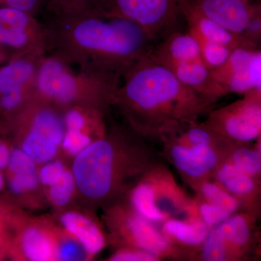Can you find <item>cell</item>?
Masks as SVG:
<instances>
[{
  "label": "cell",
  "mask_w": 261,
  "mask_h": 261,
  "mask_svg": "<svg viewBox=\"0 0 261 261\" xmlns=\"http://www.w3.org/2000/svg\"><path fill=\"white\" fill-rule=\"evenodd\" d=\"M28 13L10 8L3 7L0 8V21L14 28L25 30L29 23Z\"/></svg>",
  "instance_id": "30"
},
{
  "label": "cell",
  "mask_w": 261,
  "mask_h": 261,
  "mask_svg": "<svg viewBox=\"0 0 261 261\" xmlns=\"http://www.w3.org/2000/svg\"><path fill=\"white\" fill-rule=\"evenodd\" d=\"M85 125V118L78 111L72 110L65 116V126L68 130H82Z\"/></svg>",
  "instance_id": "35"
},
{
  "label": "cell",
  "mask_w": 261,
  "mask_h": 261,
  "mask_svg": "<svg viewBox=\"0 0 261 261\" xmlns=\"http://www.w3.org/2000/svg\"><path fill=\"white\" fill-rule=\"evenodd\" d=\"M183 7L243 37L252 19L260 15L247 4V0H182Z\"/></svg>",
  "instance_id": "11"
},
{
  "label": "cell",
  "mask_w": 261,
  "mask_h": 261,
  "mask_svg": "<svg viewBox=\"0 0 261 261\" xmlns=\"http://www.w3.org/2000/svg\"><path fill=\"white\" fill-rule=\"evenodd\" d=\"M56 1L63 6L73 8V9L82 8L84 5L89 3V0H56Z\"/></svg>",
  "instance_id": "38"
},
{
  "label": "cell",
  "mask_w": 261,
  "mask_h": 261,
  "mask_svg": "<svg viewBox=\"0 0 261 261\" xmlns=\"http://www.w3.org/2000/svg\"><path fill=\"white\" fill-rule=\"evenodd\" d=\"M73 37L85 49L129 70L148 56L154 42L140 25L128 19L88 18L75 27Z\"/></svg>",
  "instance_id": "3"
},
{
  "label": "cell",
  "mask_w": 261,
  "mask_h": 261,
  "mask_svg": "<svg viewBox=\"0 0 261 261\" xmlns=\"http://www.w3.org/2000/svg\"><path fill=\"white\" fill-rule=\"evenodd\" d=\"M7 168L10 174L37 172V163L21 148H15L10 151Z\"/></svg>",
  "instance_id": "27"
},
{
  "label": "cell",
  "mask_w": 261,
  "mask_h": 261,
  "mask_svg": "<svg viewBox=\"0 0 261 261\" xmlns=\"http://www.w3.org/2000/svg\"><path fill=\"white\" fill-rule=\"evenodd\" d=\"M111 261H159L160 257L154 254L140 249L121 247L110 257Z\"/></svg>",
  "instance_id": "31"
},
{
  "label": "cell",
  "mask_w": 261,
  "mask_h": 261,
  "mask_svg": "<svg viewBox=\"0 0 261 261\" xmlns=\"http://www.w3.org/2000/svg\"><path fill=\"white\" fill-rule=\"evenodd\" d=\"M34 73L33 65L24 60H18L0 70V94L8 90L21 88Z\"/></svg>",
  "instance_id": "22"
},
{
  "label": "cell",
  "mask_w": 261,
  "mask_h": 261,
  "mask_svg": "<svg viewBox=\"0 0 261 261\" xmlns=\"http://www.w3.org/2000/svg\"><path fill=\"white\" fill-rule=\"evenodd\" d=\"M93 142L89 135L82 130H66L61 145L67 154L76 156Z\"/></svg>",
  "instance_id": "25"
},
{
  "label": "cell",
  "mask_w": 261,
  "mask_h": 261,
  "mask_svg": "<svg viewBox=\"0 0 261 261\" xmlns=\"http://www.w3.org/2000/svg\"><path fill=\"white\" fill-rule=\"evenodd\" d=\"M65 229L81 244L89 255H95L107 245L108 240L99 225L84 215L67 212L61 218Z\"/></svg>",
  "instance_id": "17"
},
{
  "label": "cell",
  "mask_w": 261,
  "mask_h": 261,
  "mask_svg": "<svg viewBox=\"0 0 261 261\" xmlns=\"http://www.w3.org/2000/svg\"><path fill=\"white\" fill-rule=\"evenodd\" d=\"M37 85L43 94L59 102H71L78 94L76 81L56 60L44 62L38 73Z\"/></svg>",
  "instance_id": "16"
},
{
  "label": "cell",
  "mask_w": 261,
  "mask_h": 261,
  "mask_svg": "<svg viewBox=\"0 0 261 261\" xmlns=\"http://www.w3.org/2000/svg\"><path fill=\"white\" fill-rule=\"evenodd\" d=\"M10 151L5 142L0 141V170L7 168L9 161Z\"/></svg>",
  "instance_id": "37"
},
{
  "label": "cell",
  "mask_w": 261,
  "mask_h": 261,
  "mask_svg": "<svg viewBox=\"0 0 261 261\" xmlns=\"http://www.w3.org/2000/svg\"><path fill=\"white\" fill-rule=\"evenodd\" d=\"M160 228L168 241L186 255L187 260H192L211 228L198 219L172 218Z\"/></svg>",
  "instance_id": "14"
},
{
  "label": "cell",
  "mask_w": 261,
  "mask_h": 261,
  "mask_svg": "<svg viewBox=\"0 0 261 261\" xmlns=\"http://www.w3.org/2000/svg\"><path fill=\"white\" fill-rule=\"evenodd\" d=\"M162 143L165 157L192 190L201 182L213 179L216 170L227 159V149L185 145L171 137H166Z\"/></svg>",
  "instance_id": "8"
},
{
  "label": "cell",
  "mask_w": 261,
  "mask_h": 261,
  "mask_svg": "<svg viewBox=\"0 0 261 261\" xmlns=\"http://www.w3.org/2000/svg\"><path fill=\"white\" fill-rule=\"evenodd\" d=\"M23 94L21 88H16L7 91L1 94L0 106L5 111H12L18 107L22 101Z\"/></svg>",
  "instance_id": "34"
},
{
  "label": "cell",
  "mask_w": 261,
  "mask_h": 261,
  "mask_svg": "<svg viewBox=\"0 0 261 261\" xmlns=\"http://www.w3.org/2000/svg\"><path fill=\"white\" fill-rule=\"evenodd\" d=\"M244 94L243 98L228 106L213 108L202 123L233 143L258 140L261 134V90Z\"/></svg>",
  "instance_id": "6"
},
{
  "label": "cell",
  "mask_w": 261,
  "mask_h": 261,
  "mask_svg": "<svg viewBox=\"0 0 261 261\" xmlns=\"http://www.w3.org/2000/svg\"><path fill=\"white\" fill-rule=\"evenodd\" d=\"M88 254L77 240H64L57 246V260H81Z\"/></svg>",
  "instance_id": "28"
},
{
  "label": "cell",
  "mask_w": 261,
  "mask_h": 261,
  "mask_svg": "<svg viewBox=\"0 0 261 261\" xmlns=\"http://www.w3.org/2000/svg\"><path fill=\"white\" fill-rule=\"evenodd\" d=\"M184 19L187 22L189 32L197 39V42L218 43L226 47L235 49L242 46H256L243 36L229 32L222 25L210 19L205 18L189 8H182Z\"/></svg>",
  "instance_id": "15"
},
{
  "label": "cell",
  "mask_w": 261,
  "mask_h": 261,
  "mask_svg": "<svg viewBox=\"0 0 261 261\" xmlns=\"http://www.w3.org/2000/svg\"><path fill=\"white\" fill-rule=\"evenodd\" d=\"M8 187L14 195H23L37 188L39 183L38 172L15 173L8 178Z\"/></svg>",
  "instance_id": "26"
},
{
  "label": "cell",
  "mask_w": 261,
  "mask_h": 261,
  "mask_svg": "<svg viewBox=\"0 0 261 261\" xmlns=\"http://www.w3.org/2000/svg\"><path fill=\"white\" fill-rule=\"evenodd\" d=\"M112 14L140 25L154 43L178 30L181 0H111Z\"/></svg>",
  "instance_id": "7"
},
{
  "label": "cell",
  "mask_w": 261,
  "mask_h": 261,
  "mask_svg": "<svg viewBox=\"0 0 261 261\" xmlns=\"http://www.w3.org/2000/svg\"><path fill=\"white\" fill-rule=\"evenodd\" d=\"M226 161L252 177L261 180L260 140L257 143H235Z\"/></svg>",
  "instance_id": "19"
},
{
  "label": "cell",
  "mask_w": 261,
  "mask_h": 261,
  "mask_svg": "<svg viewBox=\"0 0 261 261\" xmlns=\"http://www.w3.org/2000/svg\"><path fill=\"white\" fill-rule=\"evenodd\" d=\"M39 0H0L6 7L15 8L29 13L37 6Z\"/></svg>",
  "instance_id": "36"
},
{
  "label": "cell",
  "mask_w": 261,
  "mask_h": 261,
  "mask_svg": "<svg viewBox=\"0 0 261 261\" xmlns=\"http://www.w3.org/2000/svg\"><path fill=\"white\" fill-rule=\"evenodd\" d=\"M28 42L25 30L14 28L0 21V44L13 47H22Z\"/></svg>",
  "instance_id": "29"
},
{
  "label": "cell",
  "mask_w": 261,
  "mask_h": 261,
  "mask_svg": "<svg viewBox=\"0 0 261 261\" xmlns=\"http://www.w3.org/2000/svg\"><path fill=\"white\" fill-rule=\"evenodd\" d=\"M111 206L109 224L122 247L145 250L161 260H187L186 255L168 241L158 225L134 210L128 201L123 204L118 200Z\"/></svg>",
  "instance_id": "5"
},
{
  "label": "cell",
  "mask_w": 261,
  "mask_h": 261,
  "mask_svg": "<svg viewBox=\"0 0 261 261\" xmlns=\"http://www.w3.org/2000/svg\"><path fill=\"white\" fill-rule=\"evenodd\" d=\"M60 146L49 136L31 127L24 139L21 149L36 163H46L54 159Z\"/></svg>",
  "instance_id": "20"
},
{
  "label": "cell",
  "mask_w": 261,
  "mask_h": 261,
  "mask_svg": "<svg viewBox=\"0 0 261 261\" xmlns=\"http://www.w3.org/2000/svg\"><path fill=\"white\" fill-rule=\"evenodd\" d=\"M73 192H74L63 185L56 184L50 187L49 197L55 205L58 207H63L69 203L73 197Z\"/></svg>",
  "instance_id": "33"
},
{
  "label": "cell",
  "mask_w": 261,
  "mask_h": 261,
  "mask_svg": "<svg viewBox=\"0 0 261 261\" xmlns=\"http://www.w3.org/2000/svg\"><path fill=\"white\" fill-rule=\"evenodd\" d=\"M200 45L202 60L210 69L224 65L233 50L231 48L218 43L202 42L200 43Z\"/></svg>",
  "instance_id": "24"
},
{
  "label": "cell",
  "mask_w": 261,
  "mask_h": 261,
  "mask_svg": "<svg viewBox=\"0 0 261 261\" xmlns=\"http://www.w3.org/2000/svg\"><path fill=\"white\" fill-rule=\"evenodd\" d=\"M127 71L126 83L113 96L134 133L143 139L162 142L198 121L219 100L182 84L150 55Z\"/></svg>",
  "instance_id": "1"
},
{
  "label": "cell",
  "mask_w": 261,
  "mask_h": 261,
  "mask_svg": "<svg viewBox=\"0 0 261 261\" xmlns=\"http://www.w3.org/2000/svg\"><path fill=\"white\" fill-rule=\"evenodd\" d=\"M65 170L61 161H49L41 168L39 175V182L46 186L51 187L59 181Z\"/></svg>",
  "instance_id": "32"
},
{
  "label": "cell",
  "mask_w": 261,
  "mask_h": 261,
  "mask_svg": "<svg viewBox=\"0 0 261 261\" xmlns=\"http://www.w3.org/2000/svg\"><path fill=\"white\" fill-rule=\"evenodd\" d=\"M258 216L240 211L216 225L222 239L227 261L252 260L258 257Z\"/></svg>",
  "instance_id": "10"
},
{
  "label": "cell",
  "mask_w": 261,
  "mask_h": 261,
  "mask_svg": "<svg viewBox=\"0 0 261 261\" xmlns=\"http://www.w3.org/2000/svg\"><path fill=\"white\" fill-rule=\"evenodd\" d=\"M223 94L261 90V51L256 46L233 49L224 65L211 69Z\"/></svg>",
  "instance_id": "9"
},
{
  "label": "cell",
  "mask_w": 261,
  "mask_h": 261,
  "mask_svg": "<svg viewBox=\"0 0 261 261\" xmlns=\"http://www.w3.org/2000/svg\"><path fill=\"white\" fill-rule=\"evenodd\" d=\"M193 190L197 197L219 206L231 215L242 211L241 202L214 180H205Z\"/></svg>",
  "instance_id": "21"
},
{
  "label": "cell",
  "mask_w": 261,
  "mask_h": 261,
  "mask_svg": "<svg viewBox=\"0 0 261 261\" xmlns=\"http://www.w3.org/2000/svg\"><path fill=\"white\" fill-rule=\"evenodd\" d=\"M161 162L159 152L140 136L112 135L93 141L75 156L71 172L84 197L111 205Z\"/></svg>",
  "instance_id": "2"
},
{
  "label": "cell",
  "mask_w": 261,
  "mask_h": 261,
  "mask_svg": "<svg viewBox=\"0 0 261 261\" xmlns=\"http://www.w3.org/2000/svg\"><path fill=\"white\" fill-rule=\"evenodd\" d=\"M230 216L231 214L228 211L196 195L193 197L188 219L200 220L212 228L221 224Z\"/></svg>",
  "instance_id": "23"
},
{
  "label": "cell",
  "mask_w": 261,
  "mask_h": 261,
  "mask_svg": "<svg viewBox=\"0 0 261 261\" xmlns=\"http://www.w3.org/2000/svg\"><path fill=\"white\" fill-rule=\"evenodd\" d=\"M150 56L167 68L183 62L202 59L200 44L190 32L174 31L154 43Z\"/></svg>",
  "instance_id": "13"
},
{
  "label": "cell",
  "mask_w": 261,
  "mask_h": 261,
  "mask_svg": "<svg viewBox=\"0 0 261 261\" xmlns=\"http://www.w3.org/2000/svg\"><path fill=\"white\" fill-rule=\"evenodd\" d=\"M20 248L29 260H57V244L47 231L37 226L24 230L20 240Z\"/></svg>",
  "instance_id": "18"
},
{
  "label": "cell",
  "mask_w": 261,
  "mask_h": 261,
  "mask_svg": "<svg viewBox=\"0 0 261 261\" xmlns=\"http://www.w3.org/2000/svg\"><path fill=\"white\" fill-rule=\"evenodd\" d=\"M213 180L241 202L242 211L260 217V179L249 176L226 161L216 170Z\"/></svg>",
  "instance_id": "12"
},
{
  "label": "cell",
  "mask_w": 261,
  "mask_h": 261,
  "mask_svg": "<svg viewBox=\"0 0 261 261\" xmlns=\"http://www.w3.org/2000/svg\"><path fill=\"white\" fill-rule=\"evenodd\" d=\"M5 187V178L3 176V173H2V170H0V192L4 189Z\"/></svg>",
  "instance_id": "39"
},
{
  "label": "cell",
  "mask_w": 261,
  "mask_h": 261,
  "mask_svg": "<svg viewBox=\"0 0 261 261\" xmlns=\"http://www.w3.org/2000/svg\"><path fill=\"white\" fill-rule=\"evenodd\" d=\"M127 194L134 210L157 225L172 218L187 219L193 200L163 162L144 173Z\"/></svg>",
  "instance_id": "4"
}]
</instances>
